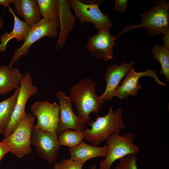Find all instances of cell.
<instances>
[{
	"instance_id": "1",
	"label": "cell",
	"mask_w": 169,
	"mask_h": 169,
	"mask_svg": "<svg viewBox=\"0 0 169 169\" xmlns=\"http://www.w3.org/2000/svg\"><path fill=\"white\" fill-rule=\"evenodd\" d=\"M95 83L89 77L81 79L72 86L69 97L75 105L78 115L86 122L91 121V113L97 115L104 102L96 94Z\"/></svg>"
},
{
	"instance_id": "2",
	"label": "cell",
	"mask_w": 169,
	"mask_h": 169,
	"mask_svg": "<svg viewBox=\"0 0 169 169\" xmlns=\"http://www.w3.org/2000/svg\"><path fill=\"white\" fill-rule=\"evenodd\" d=\"M113 106L109 107L108 113L91 120L87 124L90 129L86 128L82 132L84 139L95 146L100 145L112 134L120 133L125 128L122 120L121 108L113 110Z\"/></svg>"
},
{
	"instance_id": "3",
	"label": "cell",
	"mask_w": 169,
	"mask_h": 169,
	"mask_svg": "<svg viewBox=\"0 0 169 169\" xmlns=\"http://www.w3.org/2000/svg\"><path fill=\"white\" fill-rule=\"evenodd\" d=\"M141 23L137 25L131 24L121 30L116 38L132 29L144 28L151 37L161 33L165 34L169 31V2L165 0L156 1L150 11L141 14Z\"/></svg>"
},
{
	"instance_id": "4",
	"label": "cell",
	"mask_w": 169,
	"mask_h": 169,
	"mask_svg": "<svg viewBox=\"0 0 169 169\" xmlns=\"http://www.w3.org/2000/svg\"><path fill=\"white\" fill-rule=\"evenodd\" d=\"M135 138V135L129 132L111 134L105 141L108 151L105 159L99 162V169H110L116 161L129 154L138 155L139 149L134 143Z\"/></svg>"
},
{
	"instance_id": "5",
	"label": "cell",
	"mask_w": 169,
	"mask_h": 169,
	"mask_svg": "<svg viewBox=\"0 0 169 169\" xmlns=\"http://www.w3.org/2000/svg\"><path fill=\"white\" fill-rule=\"evenodd\" d=\"M35 118L26 113L13 132L2 141L9 146V152L20 158L32 152L31 136Z\"/></svg>"
},
{
	"instance_id": "6",
	"label": "cell",
	"mask_w": 169,
	"mask_h": 169,
	"mask_svg": "<svg viewBox=\"0 0 169 169\" xmlns=\"http://www.w3.org/2000/svg\"><path fill=\"white\" fill-rule=\"evenodd\" d=\"M70 7L74 10L76 17L82 24L85 22L93 23L98 30L109 29L113 27L111 20L100 10L99 5L104 0H69Z\"/></svg>"
},
{
	"instance_id": "7",
	"label": "cell",
	"mask_w": 169,
	"mask_h": 169,
	"mask_svg": "<svg viewBox=\"0 0 169 169\" xmlns=\"http://www.w3.org/2000/svg\"><path fill=\"white\" fill-rule=\"evenodd\" d=\"M59 27V20L44 18L30 27L23 44L20 47L14 49V54L9 65L12 66L21 56L26 55L30 46L38 40L45 36L50 38L57 36Z\"/></svg>"
},
{
	"instance_id": "8",
	"label": "cell",
	"mask_w": 169,
	"mask_h": 169,
	"mask_svg": "<svg viewBox=\"0 0 169 169\" xmlns=\"http://www.w3.org/2000/svg\"><path fill=\"white\" fill-rule=\"evenodd\" d=\"M38 92L36 86L33 84L32 76L28 72L21 81L19 92L10 122L3 135L4 138L10 135L19 125L26 113L25 107L28 99Z\"/></svg>"
},
{
	"instance_id": "9",
	"label": "cell",
	"mask_w": 169,
	"mask_h": 169,
	"mask_svg": "<svg viewBox=\"0 0 169 169\" xmlns=\"http://www.w3.org/2000/svg\"><path fill=\"white\" fill-rule=\"evenodd\" d=\"M58 134L42 131L33 126L31 133V145L34 146L38 155L49 164L58 157L60 145Z\"/></svg>"
},
{
	"instance_id": "10",
	"label": "cell",
	"mask_w": 169,
	"mask_h": 169,
	"mask_svg": "<svg viewBox=\"0 0 169 169\" xmlns=\"http://www.w3.org/2000/svg\"><path fill=\"white\" fill-rule=\"evenodd\" d=\"M31 110L37 119L34 125L36 128L57 134L59 121V105L55 102H36L31 106Z\"/></svg>"
},
{
	"instance_id": "11",
	"label": "cell",
	"mask_w": 169,
	"mask_h": 169,
	"mask_svg": "<svg viewBox=\"0 0 169 169\" xmlns=\"http://www.w3.org/2000/svg\"><path fill=\"white\" fill-rule=\"evenodd\" d=\"M144 76L152 78L158 85L167 86L166 84L159 79L155 71L149 69L144 72H137L135 70L134 67H132L125 76L120 85L114 92L113 97L123 99L127 98L130 96H136L138 94L139 90L142 88L139 80L141 77Z\"/></svg>"
},
{
	"instance_id": "12",
	"label": "cell",
	"mask_w": 169,
	"mask_h": 169,
	"mask_svg": "<svg viewBox=\"0 0 169 169\" xmlns=\"http://www.w3.org/2000/svg\"><path fill=\"white\" fill-rule=\"evenodd\" d=\"M56 95L59 101V121L58 135L67 129L82 132L87 123L74 114L69 97L67 96L64 92L60 90L56 92Z\"/></svg>"
},
{
	"instance_id": "13",
	"label": "cell",
	"mask_w": 169,
	"mask_h": 169,
	"mask_svg": "<svg viewBox=\"0 0 169 169\" xmlns=\"http://www.w3.org/2000/svg\"><path fill=\"white\" fill-rule=\"evenodd\" d=\"M115 39L109 29L98 30L97 33L88 39L86 49L95 59L108 61L113 59V48L116 44Z\"/></svg>"
},
{
	"instance_id": "14",
	"label": "cell",
	"mask_w": 169,
	"mask_h": 169,
	"mask_svg": "<svg viewBox=\"0 0 169 169\" xmlns=\"http://www.w3.org/2000/svg\"><path fill=\"white\" fill-rule=\"evenodd\" d=\"M134 63V61H131L127 63L122 62L118 66L115 64L111 66L107 65V72L104 76L106 88L104 93L100 96L104 103L112 99L114 93L119 86L120 82Z\"/></svg>"
},
{
	"instance_id": "15",
	"label": "cell",
	"mask_w": 169,
	"mask_h": 169,
	"mask_svg": "<svg viewBox=\"0 0 169 169\" xmlns=\"http://www.w3.org/2000/svg\"><path fill=\"white\" fill-rule=\"evenodd\" d=\"M60 32L56 49H60L64 45L73 29L75 18L70 10L69 0H57Z\"/></svg>"
},
{
	"instance_id": "16",
	"label": "cell",
	"mask_w": 169,
	"mask_h": 169,
	"mask_svg": "<svg viewBox=\"0 0 169 169\" xmlns=\"http://www.w3.org/2000/svg\"><path fill=\"white\" fill-rule=\"evenodd\" d=\"M106 144L100 147L90 145L82 141L77 146L70 147L69 152L70 159L84 164L89 160L96 157L105 158L108 151Z\"/></svg>"
},
{
	"instance_id": "17",
	"label": "cell",
	"mask_w": 169,
	"mask_h": 169,
	"mask_svg": "<svg viewBox=\"0 0 169 169\" xmlns=\"http://www.w3.org/2000/svg\"><path fill=\"white\" fill-rule=\"evenodd\" d=\"M23 76L17 68L0 66V95H4L20 87Z\"/></svg>"
},
{
	"instance_id": "18",
	"label": "cell",
	"mask_w": 169,
	"mask_h": 169,
	"mask_svg": "<svg viewBox=\"0 0 169 169\" xmlns=\"http://www.w3.org/2000/svg\"><path fill=\"white\" fill-rule=\"evenodd\" d=\"M15 14L23 18L31 27L41 19V15L36 0H15Z\"/></svg>"
},
{
	"instance_id": "19",
	"label": "cell",
	"mask_w": 169,
	"mask_h": 169,
	"mask_svg": "<svg viewBox=\"0 0 169 169\" xmlns=\"http://www.w3.org/2000/svg\"><path fill=\"white\" fill-rule=\"evenodd\" d=\"M8 8L14 18L13 27L12 31L6 33L0 37V53L5 51L8 43L13 38L18 42L24 41L30 28L25 22L18 18L11 7L9 6Z\"/></svg>"
},
{
	"instance_id": "20",
	"label": "cell",
	"mask_w": 169,
	"mask_h": 169,
	"mask_svg": "<svg viewBox=\"0 0 169 169\" xmlns=\"http://www.w3.org/2000/svg\"><path fill=\"white\" fill-rule=\"evenodd\" d=\"M19 89L20 87L10 97L0 102V134L3 135L10 122Z\"/></svg>"
},
{
	"instance_id": "21",
	"label": "cell",
	"mask_w": 169,
	"mask_h": 169,
	"mask_svg": "<svg viewBox=\"0 0 169 169\" xmlns=\"http://www.w3.org/2000/svg\"><path fill=\"white\" fill-rule=\"evenodd\" d=\"M151 52L154 58L161 65L160 74L163 75L166 80L169 82V49L158 43L155 44Z\"/></svg>"
},
{
	"instance_id": "22",
	"label": "cell",
	"mask_w": 169,
	"mask_h": 169,
	"mask_svg": "<svg viewBox=\"0 0 169 169\" xmlns=\"http://www.w3.org/2000/svg\"><path fill=\"white\" fill-rule=\"evenodd\" d=\"M43 18L59 20L57 0H37Z\"/></svg>"
},
{
	"instance_id": "23",
	"label": "cell",
	"mask_w": 169,
	"mask_h": 169,
	"mask_svg": "<svg viewBox=\"0 0 169 169\" xmlns=\"http://www.w3.org/2000/svg\"><path fill=\"white\" fill-rule=\"evenodd\" d=\"M60 146L72 147L80 143L84 139L82 132L67 129L63 131L58 137Z\"/></svg>"
},
{
	"instance_id": "24",
	"label": "cell",
	"mask_w": 169,
	"mask_h": 169,
	"mask_svg": "<svg viewBox=\"0 0 169 169\" xmlns=\"http://www.w3.org/2000/svg\"><path fill=\"white\" fill-rule=\"evenodd\" d=\"M137 155L129 154L119 160L115 169H138Z\"/></svg>"
},
{
	"instance_id": "25",
	"label": "cell",
	"mask_w": 169,
	"mask_h": 169,
	"mask_svg": "<svg viewBox=\"0 0 169 169\" xmlns=\"http://www.w3.org/2000/svg\"><path fill=\"white\" fill-rule=\"evenodd\" d=\"M83 165L70 159H64L59 162L55 163L53 169H82Z\"/></svg>"
},
{
	"instance_id": "26",
	"label": "cell",
	"mask_w": 169,
	"mask_h": 169,
	"mask_svg": "<svg viewBox=\"0 0 169 169\" xmlns=\"http://www.w3.org/2000/svg\"><path fill=\"white\" fill-rule=\"evenodd\" d=\"M128 1L127 0H115L114 10L120 13H124L127 9Z\"/></svg>"
},
{
	"instance_id": "27",
	"label": "cell",
	"mask_w": 169,
	"mask_h": 169,
	"mask_svg": "<svg viewBox=\"0 0 169 169\" xmlns=\"http://www.w3.org/2000/svg\"><path fill=\"white\" fill-rule=\"evenodd\" d=\"M9 151V146L4 142L0 141V162L3 156Z\"/></svg>"
},
{
	"instance_id": "28",
	"label": "cell",
	"mask_w": 169,
	"mask_h": 169,
	"mask_svg": "<svg viewBox=\"0 0 169 169\" xmlns=\"http://www.w3.org/2000/svg\"><path fill=\"white\" fill-rule=\"evenodd\" d=\"M162 40L164 46L169 49V31L164 34Z\"/></svg>"
},
{
	"instance_id": "29",
	"label": "cell",
	"mask_w": 169,
	"mask_h": 169,
	"mask_svg": "<svg viewBox=\"0 0 169 169\" xmlns=\"http://www.w3.org/2000/svg\"><path fill=\"white\" fill-rule=\"evenodd\" d=\"M15 0H0V5H3L5 9L7 7H9L10 3H14Z\"/></svg>"
},
{
	"instance_id": "30",
	"label": "cell",
	"mask_w": 169,
	"mask_h": 169,
	"mask_svg": "<svg viewBox=\"0 0 169 169\" xmlns=\"http://www.w3.org/2000/svg\"><path fill=\"white\" fill-rule=\"evenodd\" d=\"M4 23V21L1 18H0V29L2 28Z\"/></svg>"
},
{
	"instance_id": "31",
	"label": "cell",
	"mask_w": 169,
	"mask_h": 169,
	"mask_svg": "<svg viewBox=\"0 0 169 169\" xmlns=\"http://www.w3.org/2000/svg\"><path fill=\"white\" fill-rule=\"evenodd\" d=\"M97 166L96 164H93L91 167L90 169H96Z\"/></svg>"
}]
</instances>
